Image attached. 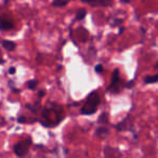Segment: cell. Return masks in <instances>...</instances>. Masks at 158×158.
<instances>
[{
	"mask_svg": "<svg viewBox=\"0 0 158 158\" xmlns=\"http://www.w3.org/2000/svg\"><path fill=\"white\" fill-rule=\"evenodd\" d=\"M95 72L97 73H102L103 72V65H101V64H98L97 66H95Z\"/></svg>",
	"mask_w": 158,
	"mask_h": 158,
	"instance_id": "obj_14",
	"label": "cell"
},
{
	"mask_svg": "<svg viewBox=\"0 0 158 158\" xmlns=\"http://www.w3.org/2000/svg\"><path fill=\"white\" fill-rule=\"evenodd\" d=\"M13 27V23L9 19L1 18L0 19V29L1 31H9Z\"/></svg>",
	"mask_w": 158,
	"mask_h": 158,
	"instance_id": "obj_4",
	"label": "cell"
},
{
	"mask_svg": "<svg viewBox=\"0 0 158 158\" xmlns=\"http://www.w3.org/2000/svg\"><path fill=\"white\" fill-rule=\"evenodd\" d=\"M1 46L2 48H5L8 51H13L15 49V42L11 41V40H2L1 41Z\"/></svg>",
	"mask_w": 158,
	"mask_h": 158,
	"instance_id": "obj_5",
	"label": "cell"
},
{
	"mask_svg": "<svg viewBox=\"0 0 158 158\" xmlns=\"http://www.w3.org/2000/svg\"><path fill=\"white\" fill-rule=\"evenodd\" d=\"M95 0H81V2H85V3H92V2H94Z\"/></svg>",
	"mask_w": 158,
	"mask_h": 158,
	"instance_id": "obj_19",
	"label": "cell"
},
{
	"mask_svg": "<svg viewBox=\"0 0 158 158\" xmlns=\"http://www.w3.org/2000/svg\"><path fill=\"white\" fill-rule=\"evenodd\" d=\"M100 103V97L98 91H92L89 94L87 102L85 103V105L82 106V108L80 110V114L81 115H92L97 112L98 105Z\"/></svg>",
	"mask_w": 158,
	"mask_h": 158,
	"instance_id": "obj_1",
	"label": "cell"
},
{
	"mask_svg": "<svg viewBox=\"0 0 158 158\" xmlns=\"http://www.w3.org/2000/svg\"><path fill=\"white\" fill-rule=\"evenodd\" d=\"M125 31V28H123V26H120L119 27V31H118V34H123V31Z\"/></svg>",
	"mask_w": 158,
	"mask_h": 158,
	"instance_id": "obj_20",
	"label": "cell"
},
{
	"mask_svg": "<svg viewBox=\"0 0 158 158\" xmlns=\"http://www.w3.org/2000/svg\"><path fill=\"white\" fill-rule=\"evenodd\" d=\"M98 5L103 6V7H108L112 5V0H98Z\"/></svg>",
	"mask_w": 158,
	"mask_h": 158,
	"instance_id": "obj_10",
	"label": "cell"
},
{
	"mask_svg": "<svg viewBox=\"0 0 158 158\" xmlns=\"http://www.w3.org/2000/svg\"><path fill=\"white\" fill-rule=\"evenodd\" d=\"M132 86H133V80H130V81L128 82L127 85H126V87H127L128 89H130V88H131Z\"/></svg>",
	"mask_w": 158,
	"mask_h": 158,
	"instance_id": "obj_18",
	"label": "cell"
},
{
	"mask_svg": "<svg viewBox=\"0 0 158 158\" xmlns=\"http://www.w3.org/2000/svg\"><path fill=\"white\" fill-rule=\"evenodd\" d=\"M123 22V19H116V21H114V23H113V26H117V25H121Z\"/></svg>",
	"mask_w": 158,
	"mask_h": 158,
	"instance_id": "obj_13",
	"label": "cell"
},
{
	"mask_svg": "<svg viewBox=\"0 0 158 158\" xmlns=\"http://www.w3.org/2000/svg\"><path fill=\"white\" fill-rule=\"evenodd\" d=\"M44 94H46V92H44V91H39V92H38V98H39V99H41V98H44Z\"/></svg>",
	"mask_w": 158,
	"mask_h": 158,
	"instance_id": "obj_17",
	"label": "cell"
},
{
	"mask_svg": "<svg viewBox=\"0 0 158 158\" xmlns=\"http://www.w3.org/2000/svg\"><path fill=\"white\" fill-rule=\"evenodd\" d=\"M123 3H129L130 2V0H120Z\"/></svg>",
	"mask_w": 158,
	"mask_h": 158,
	"instance_id": "obj_22",
	"label": "cell"
},
{
	"mask_svg": "<svg viewBox=\"0 0 158 158\" xmlns=\"http://www.w3.org/2000/svg\"><path fill=\"white\" fill-rule=\"evenodd\" d=\"M158 80V75H154V76H146L144 78L145 84H155Z\"/></svg>",
	"mask_w": 158,
	"mask_h": 158,
	"instance_id": "obj_8",
	"label": "cell"
},
{
	"mask_svg": "<svg viewBox=\"0 0 158 158\" xmlns=\"http://www.w3.org/2000/svg\"><path fill=\"white\" fill-rule=\"evenodd\" d=\"M97 135L100 139H105L108 135V129L106 127H100L97 129Z\"/></svg>",
	"mask_w": 158,
	"mask_h": 158,
	"instance_id": "obj_6",
	"label": "cell"
},
{
	"mask_svg": "<svg viewBox=\"0 0 158 158\" xmlns=\"http://www.w3.org/2000/svg\"><path fill=\"white\" fill-rule=\"evenodd\" d=\"M18 121L20 123H26V117H25V116H20L18 118Z\"/></svg>",
	"mask_w": 158,
	"mask_h": 158,
	"instance_id": "obj_15",
	"label": "cell"
},
{
	"mask_svg": "<svg viewBox=\"0 0 158 158\" xmlns=\"http://www.w3.org/2000/svg\"><path fill=\"white\" fill-rule=\"evenodd\" d=\"M15 70H16V68H15V67H10V68H9V74H10V75L15 74Z\"/></svg>",
	"mask_w": 158,
	"mask_h": 158,
	"instance_id": "obj_16",
	"label": "cell"
},
{
	"mask_svg": "<svg viewBox=\"0 0 158 158\" xmlns=\"http://www.w3.org/2000/svg\"><path fill=\"white\" fill-rule=\"evenodd\" d=\"M107 119H108V116H107V114L106 113H103V114L100 116V118H99V123H107Z\"/></svg>",
	"mask_w": 158,
	"mask_h": 158,
	"instance_id": "obj_12",
	"label": "cell"
},
{
	"mask_svg": "<svg viewBox=\"0 0 158 158\" xmlns=\"http://www.w3.org/2000/svg\"><path fill=\"white\" fill-rule=\"evenodd\" d=\"M86 15H87V11L85 9L78 10V11H77V14H76V20L77 21L84 20L85 16H86Z\"/></svg>",
	"mask_w": 158,
	"mask_h": 158,
	"instance_id": "obj_9",
	"label": "cell"
},
{
	"mask_svg": "<svg viewBox=\"0 0 158 158\" xmlns=\"http://www.w3.org/2000/svg\"><path fill=\"white\" fill-rule=\"evenodd\" d=\"M31 144V139H26V140L22 141V142H19L14 145L13 147V151L15 153V155L20 156H25L27 153H28V149H29V145Z\"/></svg>",
	"mask_w": 158,
	"mask_h": 158,
	"instance_id": "obj_2",
	"label": "cell"
},
{
	"mask_svg": "<svg viewBox=\"0 0 158 158\" xmlns=\"http://www.w3.org/2000/svg\"><path fill=\"white\" fill-rule=\"evenodd\" d=\"M119 82H120V78H119V70L117 69H115L114 70V73H113V77H112V84H110V86L108 87V90L110 91H112L114 88H116L117 90H116V92L118 93L119 91H120V89L118 88V85H119Z\"/></svg>",
	"mask_w": 158,
	"mask_h": 158,
	"instance_id": "obj_3",
	"label": "cell"
},
{
	"mask_svg": "<svg viewBox=\"0 0 158 158\" xmlns=\"http://www.w3.org/2000/svg\"><path fill=\"white\" fill-rule=\"evenodd\" d=\"M68 2H69V0H53L52 6L56 8H62V7H65Z\"/></svg>",
	"mask_w": 158,
	"mask_h": 158,
	"instance_id": "obj_7",
	"label": "cell"
},
{
	"mask_svg": "<svg viewBox=\"0 0 158 158\" xmlns=\"http://www.w3.org/2000/svg\"><path fill=\"white\" fill-rule=\"evenodd\" d=\"M3 62H5V60L2 59V56H1V52H0V64L3 63Z\"/></svg>",
	"mask_w": 158,
	"mask_h": 158,
	"instance_id": "obj_21",
	"label": "cell"
},
{
	"mask_svg": "<svg viewBox=\"0 0 158 158\" xmlns=\"http://www.w3.org/2000/svg\"><path fill=\"white\" fill-rule=\"evenodd\" d=\"M37 85H38L37 80H36V79H33V80L28 81V84H27V87H28V89H31V90H34V89L37 87Z\"/></svg>",
	"mask_w": 158,
	"mask_h": 158,
	"instance_id": "obj_11",
	"label": "cell"
},
{
	"mask_svg": "<svg viewBox=\"0 0 158 158\" xmlns=\"http://www.w3.org/2000/svg\"><path fill=\"white\" fill-rule=\"evenodd\" d=\"M8 2H9V0H5V3H6V5H7Z\"/></svg>",
	"mask_w": 158,
	"mask_h": 158,
	"instance_id": "obj_23",
	"label": "cell"
}]
</instances>
